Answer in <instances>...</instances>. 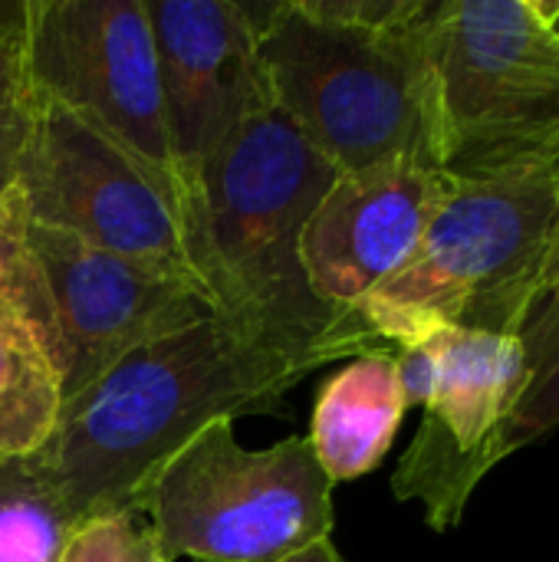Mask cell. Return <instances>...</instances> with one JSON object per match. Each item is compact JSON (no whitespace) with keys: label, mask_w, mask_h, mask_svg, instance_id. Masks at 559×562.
<instances>
[{"label":"cell","mask_w":559,"mask_h":562,"mask_svg":"<svg viewBox=\"0 0 559 562\" xmlns=\"http://www.w3.org/2000/svg\"><path fill=\"white\" fill-rule=\"evenodd\" d=\"M316 359L214 313L158 336L63 402L53 441L30 461L69 527L128 510L135 487L217 418L280 412Z\"/></svg>","instance_id":"obj_1"},{"label":"cell","mask_w":559,"mask_h":562,"mask_svg":"<svg viewBox=\"0 0 559 562\" xmlns=\"http://www.w3.org/2000/svg\"><path fill=\"white\" fill-rule=\"evenodd\" d=\"M428 7L432 0L250 7L273 109L339 175L395 158L438 168Z\"/></svg>","instance_id":"obj_2"},{"label":"cell","mask_w":559,"mask_h":562,"mask_svg":"<svg viewBox=\"0 0 559 562\" xmlns=\"http://www.w3.org/2000/svg\"><path fill=\"white\" fill-rule=\"evenodd\" d=\"M339 171L280 112L244 122L204 165L191 204L194 267L221 313L329 366L336 316L310 293L300 240Z\"/></svg>","instance_id":"obj_3"},{"label":"cell","mask_w":559,"mask_h":562,"mask_svg":"<svg viewBox=\"0 0 559 562\" xmlns=\"http://www.w3.org/2000/svg\"><path fill=\"white\" fill-rule=\"evenodd\" d=\"M559 165L451 181L412 257L336 323L343 359L395 352L441 326L517 336L544 296Z\"/></svg>","instance_id":"obj_4"},{"label":"cell","mask_w":559,"mask_h":562,"mask_svg":"<svg viewBox=\"0 0 559 562\" xmlns=\"http://www.w3.org/2000/svg\"><path fill=\"white\" fill-rule=\"evenodd\" d=\"M425 49L451 181L559 165V30L540 0H432Z\"/></svg>","instance_id":"obj_5"},{"label":"cell","mask_w":559,"mask_h":562,"mask_svg":"<svg viewBox=\"0 0 559 562\" xmlns=\"http://www.w3.org/2000/svg\"><path fill=\"white\" fill-rule=\"evenodd\" d=\"M165 562H273L333 537V481L306 435L244 448L231 418L204 425L132 494Z\"/></svg>","instance_id":"obj_6"},{"label":"cell","mask_w":559,"mask_h":562,"mask_svg":"<svg viewBox=\"0 0 559 562\" xmlns=\"http://www.w3.org/2000/svg\"><path fill=\"white\" fill-rule=\"evenodd\" d=\"M13 188L30 224L201 283L181 198L109 135L36 92Z\"/></svg>","instance_id":"obj_7"},{"label":"cell","mask_w":559,"mask_h":562,"mask_svg":"<svg viewBox=\"0 0 559 562\" xmlns=\"http://www.w3.org/2000/svg\"><path fill=\"white\" fill-rule=\"evenodd\" d=\"M23 63L36 95L109 135L188 211L145 0H23Z\"/></svg>","instance_id":"obj_8"},{"label":"cell","mask_w":559,"mask_h":562,"mask_svg":"<svg viewBox=\"0 0 559 562\" xmlns=\"http://www.w3.org/2000/svg\"><path fill=\"white\" fill-rule=\"evenodd\" d=\"M30 247L53 303L63 402L138 346L221 313L201 283L99 250L69 234L30 224Z\"/></svg>","instance_id":"obj_9"},{"label":"cell","mask_w":559,"mask_h":562,"mask_svg":"<svg viewBox=\"0 0 559 562\" xmlns=\"http://www.w3.org/2000/svg\"><path fill=\"white\" fill-rule=\"evenodd\" d=\"M171 158L188 198L211 155L254 115L273 109L257 20L231 0H145Z\"/></svg>","instance_id":"obj_10"},{"label":"cell","mask_w":559,"mask_h":562,"mask_svg":"<svg viewBox=\"0 0 559 562\" xmlns=\"http://www.w3.org/2000/svg\"><path fill=\"white\" fill-rule=\"evenodd\" d=\"M435 349V385L425 418L392 474L395 501H418L432 530L461 524L484 481L481 454L524 385L517 336L441 326L425 336Z\"/></svg>","instance_id":"obj_11"},{"label":"cell","mask_w":559,"mask_h":562,"mask_svg":"<svg viewBox=\"0 0 559 562\" xmlns=\"http://www.w3.org/2000/svg\"><path fill=\"white\" fill-rule=\"evenodd\" d=\"M451 178L395 158L346 171L310 214L300 240L310 293L343 319L418 247Z\"/></svg>","instance_id":"obj_12"},{"label":"cell","mask_w":559,"mask_h":562,"mask_svg":"<svg viewBox=\"0 0 559 562\" xmlns=\"http://www.w3.org/2000/svg\"><path fill=\"white\" fill-rule=\"evenodd\" d=\"M405 418L392 352H362L329 375L313 402L306 445L336 484L372 474Z\"/></svg>","instance_id":"obj_13"},{"label":"cell","mask_w":559,"mask_h":562,"mask_svg":"<svg viewBox=\"0 0 559 562\" xmlns=\"http://www.w3.org/2000/svg\"><path fill=\"white\" fill-rule=\"evenodd\" d=\"M59 415L63 375L46 333L23 313H0V461H33Z\"/></svg>","instance_id":"obj_14"},{"label":"cell","mask_w":559,"mask_h":562,"mask_svg":"<svg viewBox=\"0 0 559 562\" xmlns=\"http://www.w3.org/2000/svg\"><path fill=\"white\" fill-rule=\"evenodd\" d=\"M524 385L481 454V474L559 425V290L537 300L521 333Z\"/></svg>","instance_id":"obj_15"},{"label":"cell","mask_w":559,"mask_h":562,"mask_svg":"<svg viewBox=\"0 0 559 562\" xmlns=\"http://www.w3.org/2000/svg\"><path fill=\"white\" fill-rule=\"evenodd\" d=\"M69 520L30 461H0V562H56Z\"/></svg>","instance_id":"obj_16"},{"label":"cell","mask_w":559,"mask_h":562,"mask_svg":"<svg viewBox=\"0 0 559 562\" xmlns=\"http://www.w3.org/2000/svg\"><path fill=\"white\" fill-rule=\"evenodd\" d=\"M0 313H23L53 346V303L30 247V217L16 188L0 191Z\"/></svg>","instance_id":"obj_17"},{"label":"cell","mask_w":559,"mask_h":562,"mask_svg":"<svg viewBox=\"0 0 559 562\" xmlns=\"http://www.w3.org/2000/svg\"><path fill=\"white\" fill-rule=\"evenodd\" d=\"M33 112V89L23 63V0H0V191L13 188Z\"/></svg>","instance_id":"obj_18"},{"label":"cell","mask_w":559,"mask_h":562,"mask_svg":"<svg viewBox=\"0 0 559 562\" xmlns=\"http://www.w3.org/2000/svg\"><path fill=\"white\" fill-rule=\"evenodd\" d=\"M138 524L132 510L102 514L76 524L56 562H125Z\"/></svg>","instance_id":"obj_19"},{"label":"cell","mask_w":559,"mask_h":562,"mask_svg":"<svg viewBox=\"0 0 559 562\" xmlns=\"http://www.w3.org/2000/svg\"><path fill=\"white\" fill-rule=\"evenodd\" d=\"M273 562H346V560H343V553L336 550L333 537H323V540H313V543H306V547H300V550H293V553H287V557H280V560H273Z\"/></svg>","instance_id":"obj_20"},{"label":"cell","mask_w":559,"mask_h":562,"mask_svg":"<svg viewBox=\"0 0 559 562\" xmlns=\"http://www.w3.org/2000/svg\"><path fill=\"white\" fill-rule=\"evenodd\" d=\"M125 562H165L161 560V553H158V543H155V537H152L148 527H138V530H135Z\"/></svg>","instance_id":"obj_21"},{"label":"cell","mask_w":559,"mask_h":562,"mask_svg":"<svg viewBox=\"0 0 559 562\" xmlns=\"http://www.w3.org/2000/svg\"><path fill=\"white\" fill-rule=\"evenodd\" d=\"M559 290V221L557 231H554V240H550V254H547V263H544V293Z\"/></svg>","instance_id":"obj_22"},{"label":"cell","mask_w":559,"mask_h":562,"mask_svg":"<svg viewBox=\"0 0 559 562\" xmlns=\"http://www.w3.org/2000/svg\"><path fill=\"white\" fill-rule=\"evenodd\" d=\"M544 3V13L557 23V30H559V3H547V0H540Z\"/></svg>","instance_id":"obj_23"}]
</instances>
